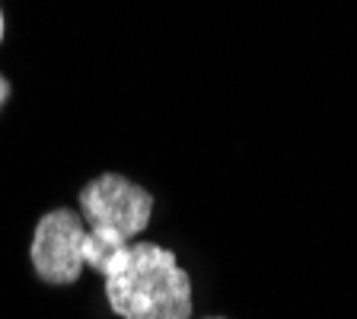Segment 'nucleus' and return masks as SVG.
I'll return each instance as SVG.
<instances>
[{
    "mask_svg": "<svg viewBox=\"0 0 357 319\" xmlns=\"http://www.w3.org/2000/svg\"><path fill=\"white\" fill-rule=\"evenodd\" d=\"M102 281L119 319H192V278L166 246L134 239Z\"/></svg>",
    "mask_w": 357,
    "mask_h": 319,
    "instance_id": "obj_1",
    "label": "nucleus"
},
{
    "mask_svg": "<svg viewBox=\"0 0 357 319\" xmlns=\"http://www.w3.org/2000/svg\"><path fill=\"white\" fill-rule=\"evenodd\" d=\"M80 217L89 230H109L134 243L150 227L153 195L121 172H102L80 188Z\"/></svg>",
    "mask_w": 357,
    "mask_h": 319,
    "instance_id": "obj_2",
    "label": "nucleus"
},
{
    "mask_svg": "<svg viewBox=\"0 0 357 319\" xmlns=\"http://www.w3.org/2000/svg\"><path fill=\"white\" fill-rule=\"evenodd\" d=\"M83 246H86L83 217L70 208H54L38 217L29 243V262L45 284H74L86 268Z\"/></svg>",
    "mask_w": 357,
    "mask_h": 319,
    "instance_id": "obj_3",
    "label": "nucleus"
},
{
    "mask_svg": "<svg viewBox=\"0 0 357 319\" xmlns=\"http://www.w3.org/2000/svg\"><path fill=\"white\" fill-rule=\"evenodd\" d=\"M7 99H10V80L3 77V71H0V109L7 105Z\"/></svg>",
    "mask_w": 357,
    "mask_h": 319,
    "instance_id": "obj_4",
    "label": "nucleus"
},
{
    "mask_svg": "<svg viewBox=\"0 0 357 319\" xmlns=\"http://www.w3.org/2000/svg\"><path fill=\"white\" fill-rule=\"evenodd\" d=\"M3 32H7V22H3V10H0V42H3Z\"/></svg>",
    "mask_w": 357,
    "mask_h": 319,
    "instance_id": "obj_5",
    "label": "nucleus"
},
{
    "mask_svg": "<svg viewBox=\"0 0 357 319\" xmlns=\"http://www.w3.org/2000/svg\"><path fill=\"white\" fill-rule=\"evenodd\" d=\"M208 319H223V316H208Z\"/></svg>",
    "mask_w": 357,
    "mask_h": 319,
    "instance_id": "obj_6",
    "label": "nucleus"
}]
</instances>
